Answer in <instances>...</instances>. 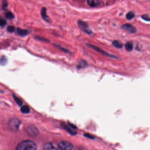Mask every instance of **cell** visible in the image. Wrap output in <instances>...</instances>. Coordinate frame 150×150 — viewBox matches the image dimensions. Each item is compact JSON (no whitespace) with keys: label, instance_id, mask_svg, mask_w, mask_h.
<instances>
[{"label":"cell","instance_id":"10","mask_svg":"<svg viewBox=\"0 0 150 150\" xmlns=\"http://www.w3.org/2000/svg\"><path fill=\"white\" fill-rule=\"evenodd\" d=\"M87 3L90 7H97L100 4V1L99 0H88Z\"/></svg>","mask_w":150,"mask_h":150},{"label":"cell","instance_id":"22","mask_svg":"<svg viewBox=\"0 0 150 150\" xmlns=\"http://www.w3.org/2000/svg\"><path fill=\"white\" fill-rule=\"evenodd\" d=\"M142 18H143V19L146 21H150V17L147 15H144L142 16Z\"/></svg>","mask_w":150,"mask_h":150},{"label":"cell","instance_id":"15","mask_svg":"<svg viewBox=\"0 0 150 150\" xmlns=\"http://www.w3.org/2000/svg\"><path fill=\"white\" fill-rule=\"evenodd\" d=\"M21 112L24 114H27L30 112V108L27 106H23L21 107Z\"/></svg>","mask_w":150,"mask_h":150},{"label":"cell","instance_id":"2","mask_svg":"<svg viewBox=\"0 0 150 150\" xmlns=\"http://www.w3.org/2000/svg\"><path fill=\"white\" fill-rule=\"evenodd\" d=\"M78 23L79 27L81 29V30H82L84 32L86 33L89 35L92 33V31L88 26V24L86 22L82 20H79L78 21Z\"/></svg>","mask_w":150,"mask_h":150},{"label":"cell","instance_id":"21","mask_svg":"<svg viewBox=\"0 0 150 150\" xmlns=\"http://www.w3.org/2000/svg\"><path fill=\"white\" fill-rule=\"evenodd\" d=\"M7 22L6 21L4 18H1L0 21V25L1 27H4L6 25Z\"/></svg>","mask_w":150,"mask_h":150},{"label":"cell","instance_id":"24","mask_svg":"<svg viewBox=\"0 0 150 150\" xmlns=\"http://www.w3.org/2000/svg\"><path fill=\"white\" fill-rule=\"evenodd\" d=\"M7 6H8V5H7L6 3V4H4L3 5L2 8L3 9H5V8H6Z\"/></svg>","mask_w":150,"mask_h":150},{"label":"cell","instance_id":"16","mask_svg":"<svg viewBox=\"0 0 150 150\" xmlns=\"http://www.w3.org/2000/svg\"><path fill=\"white\" fill-rule=\"evenodd\" d=\"M5 16L6 18H8L9 19H12V18H14V16L12 12H8L5 14Z\"/></svg>","mask_w":150,"mask_h":150},{"label":"cell","instance_id":"14","mask_svg":"<svg viewBox=\"0 0 150 150\" xmlns=\"http://www.w3.org/2000/svg\"><path fill=\"white\" fill-rule=\"evenodd\" d=\"M125 48L127 51L131 52L133 49V44L131 42H128L125 45Z\"/></svg>","mask_w":150,"mask_h":150},{"label":"cell","instance_id":"11","mask_svg":"<svg viewBox=\"0 0 150 150\" xmlns=\"http://www.w3.org/2000/svg\"><path fill=\"white\" fill-rule=\"evenodd\" d=\"M16 31L17 34L18 35L23 36H26V35H28V31L26 30H24V29H20V28H16Z\"/></svg>","mask_w":150,"mask_h":150},{"label":"cell","instance_id":"20","mask_svg":"<svg viewBox=\"0 0 150 150\" xmlns=\"http://www.w3.org/2000/svg\"><path fill=\"white\" fill-rule=\"evenodd\" d=\"M13 98H14V99L15 100V101L16 102V103L19 105H21L22 104V102L21 101V99H19L18 98L16 97V96L15 95H13Z\"/></svg>","mask_w":150,"mask_h":150},{"label":"cell","instance_id":"8","mask_svg":"<svg viewBox=\"0 0 150 150\" xmlns=\"http://www.w3.org/2000/svg\"><path fill=\"white\" fill-rule=\"evenodd\" d=\"M41 16H42V18H43L44 20L48 22H50V19L46 14V9L44 7L42 8V10L41 11Z\"/></svg>","mask_w":150,"mask_h":150},{"label":"cell","instance_id":"7","mask_svg":"<svg viewBox=\"0 0 150 150\" xmlns=\"http://www.w3.org/2000/svg\"><path fill=\"white\" fill-rule=\"evenodd\" d=\"M27 132L28 134L31 135V136H34L36 135L38 133V130L37 128L34 126H30L28 127Z\"/></svg>","mask_w":150,"mask_h":150},{"label":"cell","instance_id":"6","mask_svg":"<svg viewBox=\"0 0 150 150\" xmlns=\"http://www.w3.org/2000/svg\"><path fill=\"white\" fill-rule=\"evenodd\" d=\"M87 46L91 48H92V49H93L94 50H95L96 51H97V52H99V53H102L103 54H104V55L109 56V57H112V58H116L115 57V56H114V55H110V54H109L106 53H105L104 51L101 50V49H99V48H98V47H96V46L93 45L92 44H87Z\"/></svg>","mask_w":150,"mask_h":150},{"label":"cell","instance_id":"1","mask_svg":"<svg viewBox=\"0 0 150 150\" xmlns=\"http://www.w3.org/2000/svg\"><path fill=\"white\" fill-rule=\"evenodd\" d=\"M16 150H37L36 144L30 141H25L19 143Z\"/></svg>","mask_w":150,"mask_h":150},{"label":"cell","instance_id":"4","mask_svg":"<svg viewBox=\"0 0 150 150\" xmlns=\"http://www.w3.org/2000/svg\"><path fill=\"white\" fill-rule=\"evenodd\" d=\"M59 148L61 150H71L73 148V145L69 141H64L59 143Z\"/></svg>","mask_w":150,"mask_h":150},{"label":"cell","instance_id":"3","mask_svg":"<svg viewBox=\"0 0 150 150\" xmlns=\"http://www.w3.org/2000/svg\"><path fill=\"white\" fill-rule=\"evenodd\" d=\"M20 121L16 118H12L9 121V126L10 129L14 131H16L18 129Z\"/></svg>","mask_w":150,"mask_h":150},{"label":"cell","instance_id":"5","mask_svg":"<svg viewBox=\"0 0 150 150\" xmlns=\"http://www.w3.org/2000/svg\"><path fill=\"white\" fill-rule=\"evenodd\" d=\"M121 28L123 29L127 30L128 32L131 33V34L135 33L136 32V28L130 24H124L122 26Z\"/></svg>","mask_w":150,"mask_h":150},{"label":"cell","instance_id":"13","mask_svg":"<svg viewBox=\"0 0 150 150\" xmlns=\"http://www.w3.org/2000/svg\"><path fill=\"white\" fill-rule=\"evenodd\" d=\"M112 44H113L114 46L116 48L118 49H121L122 48L123 44L121 42H120L118 40H115L112 42Z\"/></svg>","mask_w":150,"mask_h":150},{"label":"cell","instance_id":"12","mask_svg":"<svg viewBox=\"0 0 150 150\" xmlns=\"http://www.w3.org/2000/svg\"><path fill=\"white\" fill-rule=\"evenodd\" d=\"M87 66H88V64L86 61L81 60L80 61V62L79 63V65L77 66V68L79 69H80L86 67Z\"/></svg>","mask_w":150,"mask_h":150},{"label":"cell","instance_id":"9","mask_svg":"<svg viewBox=\"0 0 150 150\" xmlns=\"http://www.w3.org/2000/svg\"><path fill=\"white\" fill-rule=\"evenodd\" d=\"M44 150H58L53 144L51 143H47L44 144Z\"/></svg>","mask_w":150,"mask_h":150},{"label":"cell","instance_id":"23","mask_svg":"<svg viewBox=\"0 0 150 150\" xmlns=\"http://www.w3.org/2000/svg\"><path fill=\"white\" fill-rule=\"evenodd\" d=\"M57 46V47H58V48H59V49H60L61 50H62V51H63L65 53H70V52L69 50H68L67 49H64V48H61L60 46H59L58 45H56V46Z\"/></svg>","mask_w":150,"mask_h":150},{"label":"cell","instance_id":"17","mask_svg":"<svg viewBox=\"0 0 150 150\" xmlns=\"http://www.w3.org/2000/svg\"><path fill=\"white\" fill-rule=\"evenodd\" d=\"M126 17L127 19L130 20L132 18H133L135 17V14L133 12H130L127 13Z\"/></svg>","mask_w":150,"mask_h":150},{"label":"cell","instance_id":"18","mask_svg":"<svg viewBox=\"0 0 150 150\" xmlns=\"http://www.w3.org/2000/svg\"><path fill=\"white\" fill-rule=\"evenodd\" d=\"M7 62V59L5 56H2L0 59V64L5 65Z\"/></svg>","mask_w":150,"mask_h":150},{"label":"cell","instance_id":"19","mask_svg":"<svg viewBox=\"0 0 150 150\" xmlns=\"http://www.w3.org/2000/svg\"><path fill=\"white\" fill-rule=\"evenodd\" d=\"M7 30L9 33L14 32L15 30V27L13 26H9L7 27Z\"/></svg>","mask_w":150,"mask_h":150}]
</instances>
